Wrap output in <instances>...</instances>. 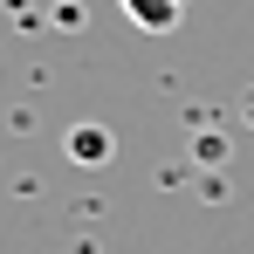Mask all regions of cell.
<instances>
[{
    "mask_svg": "<svg viewBox=\"0 0 254 254\" xmlns=\"http://www.w3.org/2000/svg\"><path fill=\"white\" fill-rule=\"evenodd\" d=\"M110 151H117V144H110L103 124H76V130H69V158H76V165H103Z\"/></svg>",
    "mask_w": 254,
    "mask_h": 254,
    "instance_id": "2",
    "label": "cell"
},
{
    "mask_svg": "<svg viewBox=\"0 0 254 254\" xmlns=\"http://www.w3.org/2000/svg\"><path fill=\"white\" fill-rule=\"evenodd\" d=\"M117 7H124L144 35H172V28L186 21V0H117Z\"/></svg>",
    "mask_w": 254,
    "mask_h": 254,
    "instance_id": "1",
    "label": "cell"
}]
</instances>
